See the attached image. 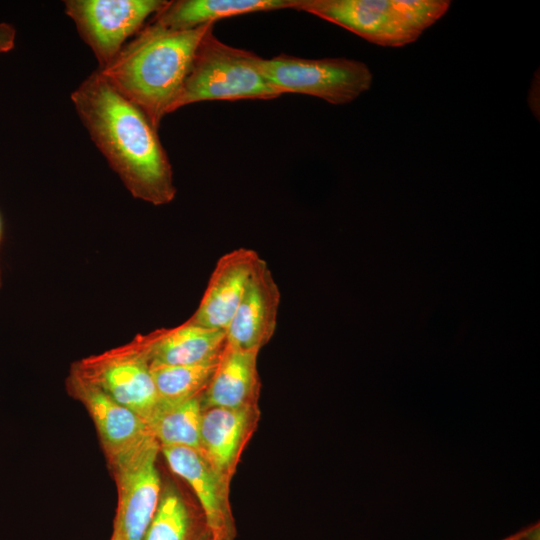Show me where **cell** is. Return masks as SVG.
I'll use <instances>...</instances> for the list:
<instances>
[{
  "label": "cell",
  "instance_id": "1",
  "mask_svg": "<svg viewBox=\"0 0 540 540\" xmlns=\"http://www.w3.org/2000/svg\"><path fill=\"white\" fill-rule=\"evenodd\" d=\"M71 101L92 141L130 194L160 206L176 196L173 169L158 129L98 70L72 92Z\"/></svg>",
  "mask_w": 540,
  "mask_h": 540
},
{
  "label": "cell",
  "instance_id": "2",
  "mask_svg": "<svg viewBox=\"0 0 540 540\" xmlns=\"http://www.w3.org/2000/svg\"><path fill=\"white\" fill-rule=\"evenodd\" d=\"M214 25L170 30L146 23L110 64L97 70L158 129L182 87L198 45Z\"/></svg>",
  "mask_w": 540,
  "mask_h": 540
},
{
  "label": "cell",
  "instance_id": "3",
  "mask_svg": "<svg viewBox=\"0 0 540 540\" xmlns=\"http://www.w3.org/2000/svg\"><path fill=\"white\" fill-rule=\"evenodd\" d=\"M449 0H300L297 11L313 14L384 47H402L449 9Z\"/></svg>",
  "mask_w": 540,
  "mask_h": 540
},
{
  "label": "cell",
  "instance_id": "4",
  "mask_svg": "<svg viewBox=\"0 0 540 540\" xmlns=\"http://www.w3.org/2000/svg\"><path fill=\"white\" fill-rule=\"evenodd\" d=\"M213 30L198 45L169 114L202 101L271 100L281 96L258 69V55L225 44Z\"/></svg>",
  "mask_w": 540,
  "mask_h": 540
},
{
  "label": "cell",
  "instance_id": "5",
  "mask_svg": "<svg viewBox=\"0 0 540 540\" xmlns=\"http://www.w3.org/2000/svg\"><path fill=\"white\" fill-rule=\"evenodd\" d=\"M256 64L280 94L298 93L334 105L354 101L370 89L373 75L362 61L347 58L306 59L280 54L257 57Z\"/></svg>",
  "mask_w": 540,
  "mask_h": 540
},
{
  "label": "cell",
  "instance_id": "6",
  "mask_svg": "<svg viewBox=\"0 0 540 540\" xmlns=\"http://www.w3.org/2000/svg\"><path fill=\"white\" fill-rule=\"evenodd\" d=\"M71 372L99 388L145 422L158 407L146 334L125 345L77 361Z\"/></svg>",
  "mask_w": 540,
  "mask_h": 540
},
{
  "label": "cell",
  "instance_id": "7",
  "mask_svg": "<svg viewBox=\"0 0 540 540\" xmlns=\"http://www.w3.org/2000/svg\"><path fill=\"white\" fill-rule=\"evenodd\" d=\"M160 445L152 435L128 452L110 461L118 505L110 540H143L161 496L156 466Z\"/></svg>",
  "mask_w": 540,
  "mask_h": 540
},
{
  "label": "cell",
  "instance_id": "8",
  "mask_svg": "<svg viewBox=\"0 0 540 540\" xmlns=\"http://www.w3.org/2000/svg\"><path fill=\"white\" fill-rule=\"evenodd\" d=\"M166 3L165 0H67L64 7L100 69L110 64Z\"/></svg>",
  "mask_w": 540,
  "mask_h": 540
},
{
  "label": "cell",
  "instance_id": "9",
  "mask_svg": "<svg viewBox=\"0 0 540 540\" xmlns=\"http://www.w3.org/2000/svg\"><path fill=\"white\" fill-rule=\"evenodd\" d=\"M167 464L195 493L213 540H235L237 527L230 501L231 480L197 449L160 447Z\"/></svg>",
  "mask_w": 540,
  "mask_h": 540
},
{
  "label": "cell",
  "instance_id": "10",
  "mask_svg": "<svg viewBox=\"0 0 540 540\" xmlns=\"http://www.w3.org/2000/svg\"><path fill=\"white\" fill-rule=\"evenodd\" d=\"M280 291L267 263L260 259L227 327L226 343L260 351L277 326Z\"/></svg>",
  "mask_w": 540,
  "mask_h": 540
},
{
  "label": "cell",
  "instance_id": "11",
  "mask_svg": "<svg viewBox=\"0 0 540 540\" xmlns=\"http://www.w3.org/2000/svg\"><path fill=\"white\" fill-rule=\"evenodd\" d=\"M260 259L256 251L244 247L221 256L196 311L188 320L225 331Z\"/></svg>",
  "mask_w": 540,
  "mask_h": 540
},
{
  "label": "cell",
  "instance_id": "12",
  "mask_svg": "<svg viewBox=\"0 0 540 540\" xmlns=\"http://www.w3.org/2000/svg\"><path fill=\"white\" fill-rule=\"evenodd\" d=\"M261 418L259 406L204 409L200 425V452L225 477L232 480L243 451Z\"/></svg>",
  "mask_w": 540,
  "mask_h": 540
},
{
  "label": "cell",
  "instance_id": "13",
  "mask_svg": "<svg viewBox=\"0 0 540 540\" xmlns=\"http://www.w3.org/2000/svg\"><path fill=\"white\" fill-rule=\"evenodd\" d=\"M67 384L88 410L109 461L151 435L141 417L71 371Z\"/></svg>",
  "mask_w": 540,
  "mask_h": 540
},
{
  "label": "cell",
  "instance_id": "14",
  "mask_svg": "<svg viewBox=\"0 0 540 540\" xmlns=\"http://www.w3.org/2000/svg\"><path fill=\"white\" fill-rule=\"evenodd\" d=\"M259 351L226 343L215 372L201 393L202 409H242L258 405L261 380L257 368Z\"/></svg>",
  "mask_w": 540,
  "mask_h": 540
},
{
  "label": "cell",
  "instance_id": "15",
  "mask_svg": "<svg viewBox=\"0 0 540 540\" xmlns=\"http://www.w3.org/2000/svg\"><path fill=\"white\" fill-rule=\"evenodd\" d=\"M146 342L150 367L198 365L219 360L226 345V332L187 320L174 328L146 334Z\"/></svg>",
  "mask_w": 540,
  "mask_h": 540
},
{
  "label": "cell",
  "instance_id": "16",
  "mask_svg": "<svg viewBox=\"0 0 540 540\" xmlns=\"http://www.w3.org/2000/svg\"><path fill=\"white\" fill-rule=\"evenodd\" d=\"M300 0H177L166 5L150 20L170 30H190L248 13L294 9Z\"/></svg>",
  "mask_w": 540,
  "mask_h": 540
},
{
  "label": "cell",
  "instance_id": "17",
  "mask_svg": "<svg viewBox=\"0 0 540 540\" xmlns=\"http://www.w3.org/2000/svg\"><path fill=\"white\" fill-rule=\"evenodd\" d=\"M200 396L173 405H158L145 422L160 447H189L200 450L202 405Z\"/></svg>",
  "mask_w": 540,
  "mask_h": 540
},
{
  "label": "cell",
  "instance_id": "18",
  "mask_svg": "<svg viewBox=\"0 0 540 540\" xmlns=\"http://www.w3.org/2000/svg\"><path fill=\"white\" fill-rule=\"evenodd\" d=\"M209 534L204 517L197 518L182 495L167 487L143 540H202Z\"/></svg>",
  "mask_w": 540,
  "mask_h": 540
},
{
  "label": "cell",
  "instance_id": "19",
  "mask_svg": "<svg viewBox=\"0 0 540 540\" xmlns=\"http://www.w3.org/2000/svg\"><path fill=\"white\" fill-rule=\"evenodd\" d=\"M218 361L198 365L150 367L158 405H173L201 395L210 382Z\"/></svg>",
  "mask_w": 540,
  "mask_h": 540
},
{
  "label": "cell",
  "instance_id": "20",
  "mask_svg": "<svg viewBox=\"0 0 540 540\" xmlns=\"http://www.w3.org/2000/svg\"><path fill=\"white\" fill-rule=\"evenodd\" d=\"M16 40L15 28L5 22H0V54L14 48Z\"/></svg>",
  "mask_w": 540,
  "mask_h": 540
},
{
  "label": "cell",
  "instance_id": "21",
  "mask_svg": "<svg viewBox=\"0 0 540 540\" xmlns=\"http://www.w3.org/2000/svg\"><path fill=\"white\" fill-rule=\"evenodd\" d=\"M523 540H539L538 532L536 534V530H534L532 533H529L526 539Z\"/></svg>",
  "mask_w": 540,
  "mask_h": 540
},
{
  "label": "cell",
  "instance_id": "22",
  "mask_svg": "<svg viewBox=\"0 0 540 540\" xmlns=\"http://www.w3.org/2000/svg\"><path fill=\"white\" fill-rule=\"evenodd\" d=\"M202 540H213V539H212L211 535L209 534L206 537H204Z\"/></svg>",
  "mask_w": 540,
  "mask_h": 540
},
{
  "label": "cell",
  "instance_id": "23",
  "mask_svg": "<svg viewBox=\"0 0 540 540\" xmlns=\"http://www.w3.org/2000/svg\"><path fill=\"white\" fill-rule=\"evenodd\" d=\"M0 239H1V221H0Z\"/></svg>",
  "mask_w": 540,
  "mask_h": 540
},
{
  "label": "cell",
  "instance_id": "24",
  "mask_svg": "<svg viewBox=\"0 0 540 540\" xmlns=\"http://www.w3.org/2000/svg\"><path fill=\"white\" fill-rule=\"evenodd\" d=\"M0 287H1V276H0Z\"/></svg>",
  "mask_w": 540,
  "mask_h": 540
}]
</instances>
